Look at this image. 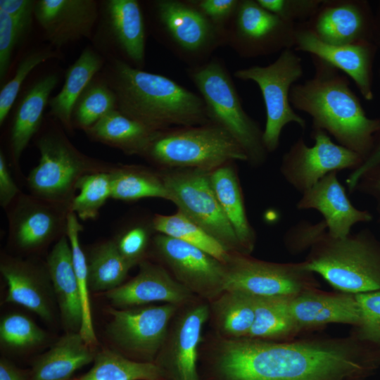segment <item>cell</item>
Wrapping results in <instances>:
<instances>
[{
    "instance_id": "cell-1",
    "label": "cell",
    "mask_w": 380,
    "mask_h": 380,
    "mask_svg": "<svg viewBox=\"0 0 380 380\" xmlns=\"http://www.w3.org/2000/svg\"><path fill=\"white\" fill-rule=\"evenodd\" d=\"M379 369L380 347L353 333L275 341L210 330L199 349L201 380H369Z\"/></svg>"
},
{
    "instance_id": "cell-2",
    "label": "cell",
    "mask_w": 380,
    "mask_h": 380,
    "mask_svg": "<svg viewBox=\"0 0 380 380\" xmlns=\"http://www.w3.org/2000/svg\"><path fill=\"white\" fill-rule=\"evenodd\" d=\"M117 98L118 110L153 131L209 123L201 96L173 80L107 59L101 71Z\"/></svg>"
},
{
    "instance_id": "cell-3",
    "label": "cell",
    "mask_w": 380,
    "mask_h": 380,
    "mask_svg": "<svg viewBox=\"0 0 380 380\" xmlns=\"http://www.w3.org/2000/svg\"><path fill=\"white\" fill-rule=\"evenodd\" d=\"M311 58L314 75L292 87V107L311 117L312 129L326 132L364 160L380 131V119L367 116L345 74L318 58Z\"/></svg>"
},
{
    "instance_id": "cell-4",
    "label": "cell",
    "mask_w": 380,
    "mask_h": 380,
    "mask_svg": "<svg viewBox=\"0 0 380 380\" xmlns=\"http://www.w3.org/2000/svg\"><path fill=\"white\" fill-rule=\"evenodd\" d=\"M303 261L338 291L360 294L380 291V241L365 228L343 238L322 229Z\"/></svg>"
},
{
    "instance_id": "cell-5",
    "label": "cell",
    "mask_w": 380,
    "mask_h": 380,
    "mask_svg": "<svg viewBox=\"0 0 380 380\" xmlns=\"http://www.w3.org/2000/svg\"><path fill=\"white\" fill-rule=\"evenodd\" d=\"M187 73L205 104L210 122L233 138L245 153L250 165H262L268 154L263 143V130L244 110L222 61L210 58L203 64L189 67Z\"/></svg>"
},
{
    "instance_id": "cell-6",
    "label": "cell",
    "mask_w": 380,
    "mask_h": 380,
    "mask_svg": "<svg viewBox=\"0 0 380 380\" xmlns=\"http://www.w3.org/2000/svg\"><path fill=\"white\" fill-rule=\"evenodd\" d=\"M142 156L160 169L211 172L228 162L247 163L239 145L226 131L211 122L158 131Z\"/></svg>"
},
{
    "instance_id": "cell-7",
    "label": "cell",
    "mask_w": 380,
    "mask_h": 380,
    "mask_svg": "<svg viewBox=\"0 0 380 380\" xmlns=\"http://www.w3.org/2000/svg\"><path fill=\"white\" fill-rule=\"evenodd\" d=\"M149 4L156 35L189 67L207 62L226 44V30L213 24L188 0H155Z\"/></svg>"
},
{
    "instance_id": "cell-8",
    "label": "cell",
    "mask_w": 380,
    "mask_h": 380,
    "mask_svg": "<svg viewBox=\"0 0 380 380\" xmlns=\"http://www.w3.org/2000/svg\"><path fill=\"white\" fill-rule=\"evenodd\" d=\"M303 74L302 58L293 49L282 51L267 65H253L234 74L237 79L255 82L261 91L266 112L262 139L268 153L277 149L286 125L296 123L303 129L306 127L305 119L294 110L290 102L291 89Z\"/></svg>"
},
{
    "instance_id": "cell-9",
    "label": "cell",
    "mask_w": 380,
    "mask_h": 380,
    "mask_svg": "<svg viewBox=\"0 0 380 380\" xmlns=\"http://www.w3.org/2000/svg\"><path fill=\"white\" fill-rule=\"evenodd\" d=\"M37 146L39 161L27 182L37 198L50 203L70 206L80 178L107 168L80 152L60 130L46 132Z\"/></svg>"
},
{
    "instance_id": "cell-10",
    "label": "cell",
    "mask_w": 380,
    "mask_h": 380,
    "mask_svg": "<svg viewBox=\"0 0 380 380\" xmlns=\"http://www.w3.org/2000/svg\"><path fill=\"white\" fill-rule=\"evenodd\" d=\"M159 171L169 193V201L175 204L178 211L203 228L227 252L244 253L216 197L210 172L194 168Z\"/></svg>"
},
{
    "instance_id": "cell-11",
    "label": "cell",
    "mask_w": 380,
    "mask_h": 380,
    "mask_svg": "<svg viewBox=\"0 0 380 380\" xmlns=\"http://www.w3.org/2000/svg\"><path fill=\"white\" fill-rule=\"evenodd\" d=\"M224 264V291L255 297L293 296L320 286L315 274L305 268L303 261L275 262L230 252Z\"/></svg>"
},
{
    "instance_id": "cell-12",
    "label": "cell",
    "mask_w": 380,
    "mask_h": 380,
    "mask_svg": "<svg viewBox=\"0 0 380 380\" xmlns=\"http://www.w3.org/2000/svg\"><path fill=\"white\" fill-rule=\"evenodd\" d=\"M179 307L162 303L111 308L108 310L112 319L108 333L123 355L135 361L154 363Z\"/></svg>"
},
{
    "instance_id": "cell-13",
    "label": "cell",
    "mask_w": 380,
    "mask_h": 380,
    "mask_svg": "<svg viewBox=\"0 0 380 380\" xmlns=\"http://www.w3.org/2000/svg\"><path fill=\"white\" fill-rule=\"evenodd\" d=\"M146 30L144 12L137 0H105L92 39L95 49L107 59L121 60L143 69Z\"/></svg>"
},
{
    "instance_id": "cell-14",
    "label": "cell",
    "mask_w": 380,
    "mask_h": 380,
    "mask_svg": "<svg viewBox=\"0 0 380 380\" xmlns=\"http://www.w3.org/2000/svg\"><path fill=\"white\" fill-rule=\"evenodd\" d=\"M209 312L208 302L198 297L179 308L154 362L164 380H201L199 349Z\"/></svg>"
},
{
    "instance_id": "cell-15",
    "label": "cell",
    "mask_w": 380,
    "mask_h": 380,
    "mask_svg": "<svg viewBox=\"0 0 380 380\" xmlns=\"http://www.w3.org/2000/svg\"><path fill=\"white\" fill-rule=\"evenodd\" d=\"M312 146L298 138L283 155L279 167L284 179L302 194L330 172L353 171L363 161L360 155L335 143L322 129H312Z\"/></svg>"
},
{
    "instance_id": "cell-16",
    "label": "cell",
    "mask_w": 380,
    "mask_h": 380,
    "mask_svg": "<svg viewBox=\"0 0 380 380\" xmlns=\"http://www.w3.org/2000/svg\"><path fill=\"white\" fill-rule=\"evenodd\" d=\"M296 27L267 11L256 0H239L226 29V44L244 58L271 55L293 49Z\"/></svg>"
},
{
    "instance_id": "cell-17",
    "label": "cell",
    "mask_w": 380,
    "mask_h": 380,
    "mask_svg": "<svg viewBox=\"0 0 380 380\" xmlns=\"http://www.w3.org/2000/svg\"><path fill=\"white\" fill-rule=\"evenodd\" d=\"M151 246L159 263L196 296L209 302L224 291V264L210 254L159 233Z\"/></svg>"
},
{
    "instance_id": "cell-18",
    "label": "cell",
    "mask_w": 380,
    "mask_h": 380,
    "mask_svg": "<svg viewBox=\"0 0 380 380\" xmlns=\"http://www.w3.org/2000/svg\"><path fill=\"white\" fill-rule=\"evenodd\" d=\"M99 15L95 0H38L34 18L49 43L59 49L83 38H92Z\"/></svg>"
},
{
    "instance_id": "cell-19",
    "label": "cell",
    "mask_w": 380,
    "mask_h": 380,
    "mask_svg": "<svg viewBox=\"0 0 380 380\" xmlns=\"http://www.w3.org/2000/svg\"><path fill=\"white\" fill-rule=\"evenodd\" d=\"M139 265V272L134 278L106 291V298L115 307L125 308L154 303L182 306L197 297L179 283L161 264L145 260Z\"/></svg>"
},
{
    "instance_id": "cell-20",
    "label": "cell",
    "mask_w": 380,
    "mask_h": 380,
    "mask_svg": "<svg viewBox=\"0 0 380 380\" xmlns=\"http://www.w3.org/2000/svg\"><path fill=\"white\" fill-rule=\"evenodd\" d=\"M367 42L334 45L319 39L303 24H298L293 49L318 58L350 77L362 96L373 99L371 76L372 51Z\"/></svg>"
},
{
    "instance_id": "cell-21",
    "label": "cell",
    "mask_w": 380,
    "mask_h": 380,
    "mask_svg": "<svg viewBox=\"0 0 380 380\" xmlns=\"http://www.w3.org/2000/svg\"><path fill=\"white\" fill-rule=\"evenodd\" d=\"M289 306L300 333L333 323L353 327L361 323V310L355 294L314 288L291 296Z\"/></svg>"
},
{
    "instance_id": "cell-22",
    "label": "cell",
    "mask_w": 380,
    "mask_h": 380,
    "mask_svg": "<svg viewBox=\"0 0 380 380\" xmlns=\"http://www.w3.org/2000/svg\"><path fill=\"white\" fill-rule=\"evenodd\" d=\"M296 208L317 210L323 217L328 233L336 238L346 237L351 233L353 225L373 220L369 210H360L351 203L338 179V172H330L304 191Z\"/></svg>"
},
{
    "instance_id": "cell-23",
    "label": "cell",
    "mask_w": 380,
    "mask_h": 380,
    "mask_svg": "<svg viewBox=\"0 0 380 380\" xmlns=\"http://www.w3.org/2000/svg\"><path fill=\"white\" fill-rule=\"evenodd\" d=\"M303 24L324 43L343 45L367 42L369 20L363 3L355 0H322Z\"/></svg>"
},
{
    "instance_id": "cell-24",
    "label": "cell",
    "mask_w": 380,
    "mask_h": 380,
    "mask_svg": "<svg viewBox=\"0 0 380 380\" xmlns=\"http://www.w3.org/2000/svg\"><path fill=\"white\" fill-rule=\"evenodd\" d=\"M70 206L50 203L36 197L24 198L13 210L10 230L16 243L30 249L42 246L61 230L66 231Z\"/></svg>"
},
{
    "instance_id": "cell-25",
    "label": "cell",
    "mask_w": 380,
    "mask_h": 380,
    "mask_svg": "<svg viewBox=\"0 0 380 380\" xmlns=\"http://www.w3.org/2000/svg\"><path fill=\"white\" fill-rule=\"evenodd\" d=\"M210 179L220 207L243 253L251 255L255 246L256 234L248 219L235 161L228 162L210 172Z\"/></svg>"
},
{
    "instance_id": "cell-26",
    "label": "cell",
    "mask_w": 380,
    "mask_h": 380,
    "mask_svg": "<svg viewBox=\"0 0 380 380\" xmlns=\"http://www.w3.org/2000/svg\"><path fill=\"white\" fill-rule=\"evenodd\" d=\"M47 269L65 325L80 329L82 311L69 239L62 236L47 258Z\"/></svg>"
},
{
    "instance_id": "cell-27",
    "label": "cell",
    "mask_w": 380,
    "mask_h": 380,
    "mask_svg": "<svg viewBox=\"0 0 380 380\" xmlns=\"http://www.w3.org/2000/svg\"><path fill=\"white\" fill-rule=\"evenodd\" d=\"M58 83L53 73L39 77L23 94L14 113L10 138L11 156L18 162L42 122L51 91Z\"/></svg>"
},
{
    "instance_id": "cell-28",
    "label": "cell",
    "mask_w": 380,
    "mask_h": 380,
    "mask_svg": "<svg viewBox=\"0 0 380 380\" xmlns=\"http://www.w3.org/2000/svg\"><path fill=\"white\" fill-rule=\"evenodd\" d=\"M80 333L59 339L32 365L27 380H71L74 373L94 362L96 354Z\"/></svg>"
},
{
    "instance_id": "cell-29",
    "label": "cell",
    "mask_w": 380,
    "mask_h": 380,
    "mask_svg": "<svg viewBox=\"0 0 380 380\" xmlns=\"http://www.w3.org/2000/svg\"><path fill=\"white\" fill-rule=\"evenodd\" d=\"M106 60L95 48L86 47L67 69L61 91L49 101L50 115L68 131L73 129L72 108L86 87L103 68Z\"/></svg>"
},
{
    "instance_id": "cell-30",
    "label": "cell",
    "mask_w": 380,
    "mask_h": 380,
    "mask_svg": "<svg viewBox=\"0 0 380 380\" xmlns=\"http://www.w3.org/2000/svg\"><path fill=\"white\" fill-rule=\"evenodd\" d=\"M208 304L213 332L229 339L248 337L255 320V296L225 290Z\"/></svg>"
},
{
    "instance_id": "cell-31",
    "label": "cell",
    "mask_w": 380,
    "mask_h": 380,
    "mask_svg": "<svg viewBox=\"0 0 380 380\" xmlns=\"http://www.w3.org/2000/svg\"><path fill=\"white\" fill-rule=\"evenodd\" d=\"M84 132L94 141L118 148L127 155L142 156L158 131L150 129L117 109Z\"/></svg>"
},
{
    "instance_id": "cell-32",
    "label": "cell",
    "mask_w": 380,
    "mask_h": 380,
    "mask_svg": "<svg viewBox=\"0 0 380 380\" xmlns=\"http://www.w3.org/2000/svg\"><path fill=\"white\" fill-rule=\"evenodd\" d=\"M290 296H255V320L246 338L275 341L294 339L300 332L291 314Z\"/></svg>"
},
{
    "instance_id": "cell-33",
    "label": "cell",
    "mask_w": 380,
    "mask_h": 380,
    "mask_svg": "<svg viewBox=\"0 0 380 380\" xmlns=\"http://www.w3.org/2000/svg\"><path fill=\"white\" fill-rule=\"evenodd\" d=\"M8 291V303L22 305L41 318L49 321L51 310L45 293L30 268L20 262H5L1 264Z\"/></svg>"
},
{
    "instance_id": "cell-34",
    "label": "cell",
    "mask_w": 380,
    "mask_h": 380,
    "mask_svg": "<svg viewBox=\"0 0 380 380\" xmlns=\"http://www.w3.org/2000/svg\"><path fill=\"white\" fill-rule=\"evenodd\" d=\"M111 198L129 201L144 198L169 201V193L160 172L140 165L110 167Z\"/></svg>"
},
{
    "instance_id": "cell-35",
    "label": "cell",
    "mask_w": 380,
    "mask_h": 380,
    "mask_svg": "<svg viewBox=\"0 0 380 380\" xmlns=\"http://www.w3.org/2000/svg\"><path fill=\"white\" fill-rule=\"evenodd\" d=\"M75 380H164L153 362L131 360L120 353L104 349L98 353L92 367Z\"/></svg>"
},
{
    "instance_id": "cell-36",
    "label": "cell",
    "mask_w": 380,
    "mask_h": 380,
    "mask_svg": "<svg viewBox=\"0 0 380 380\" xmlns=\"http://www.w3.org/2000/svg\"><path fill=\"white\" fill-rule=\"evenodd\" d=\"M151 222L155 232L198 247L223 263L228 257L229 252L216 239L178 210L172 215L156 214Z\"/></svg>"
},
{
    "instance_id": "cell-37",
    "label": "cell",
    "mask_w": 380,
    "mask_h": 380,
    "mask_svg": "<svg viewBox=\"0 0 380 380\" xmlns=\"http://www.w3.org/2000/svg\"><path fill=\"white\" fill-rule=\"evenodd\" d=\"M118 109L113 90L100 72L86 87L72 111V127L84 131L110 112Z\"/></svg>"
},
{
    "instance_id": "cell-38",
    "label": "cell",
    "mask_w": 380,
    "mask_h": 380,
    "mask_svg": "<svg viewBox=\"0 0 380 380\" xmlns=\"http://www.w3.org/2000/svg\"><path fill=\"white\" fill-rule=\"evenodd\" d=\"M132 267L115 241H106L94 251L88 262L89 287L94 291L113 290L123 284Z\"/></svg>"
},
{
    "instance_id": "cell-39",
    "label": "cell",
    "mask_w": 380,
    "mask_h": 380,
    "mask_svg": "<svg viewBox=\"0 0 380 380\" xmlns=\"http://www.w3.org/2000/svg\"><path fill=\"white\" fill-rule=\"evenodd\" d=\"M82 230V226L79 222L78 217L69 210L67 215L65 234L71 246L82 305V319L79 333L88 345L93 346L96 344V338L90 307L88 262L80 243V233Z\"/></svg>"
},
{
    "instance_id": "cell-40",
    "label": "cell",
    "mask_w": 380,
    "mask_h": 380,
    "mask_svg": "<svg viewBox=\"0 0 380 380\" xmlns=\"http://www.w3.org/2000/svg\"><path fill=\"white\" fill-rule=\"evenodd\" d=\"M110 167L91 172L78 180L79 193L70 204V211L82 220L96 218L101 207L111 198Z\"/></svg>"
},
{
    "instance_id": "cell-41",
    "label": "cell",
    "mask_w": 380,
    "mask_h": 380,
    "mask_svg": "<svg viewBox=\"0 0 380 380\" xmlns=\"http://www.w3.org/2000/svg\"><path fill=\"white\" fill-rule=\"evenodd\" d=\"M60 58V53L51 48H37L27 53L20 61L13 77L0 91V125H1L20 92L22 85L31 72L41 63Z\"/></svg>"
},
{
    "instance_id": "cell-42",
    "label": "cell",
    "mask_w": 380,
    "mask_h": 380,
    "mask_svg": "<svg viewBox=\"0 0 380 380\" xmlns=\"http://www.w3.org/2000/svg\"><path fill=\"white\" fill-rule=\"evenodd\" d=\"M44 332L27 316L13 313L5 316L0 323V339L12 348H27L41 343Z\"/></svg>"
},
{
    "instance_id": "cell-43",
    "label": "cell",
    "mask_w": 380,
    "mask_h": 380,
    "mask_svg": "<svg viewBox=\"0 0 380 380\" xmlns=\"http://www.w3.org/2000/svg\"><path fill=\"white\" fill-rule=\"evenodd\" d=\"M154 231L152 222L134 223L123 229L113 240L122 256L133 267L145 260L150 244H152ZM155 232V231H154Z\"/></svg>"
},
{
    "instance_id": "cell-44",
    "label": "cell",
    "mask_w": 380,
    "mask_h": 380,
    "mask_svg": "<svg viewBox=\"0 0 380 380\" xmlns=\"http://www.w3.org/2000/svg\"><path fill=\"white\" fill-rule=\"evenodd\" d=\"M361 323L351 332L360 339L380 347V291L356 295Z\"/></svg>"
},
{
    "instance_id": "cell-45",
    "label": "cell",
    "mask_w": 380,
    "mask_h": 380,
    "mask_svg": "<svg viewBox=\"0 0 380 380\" xmlns=\"http://www.w3.org/2000/svg\"><path fill=\"white\" fill-rule=\"evenodd\" d=\"M267 11L284 20L301 24L315 13L322 0H256Z\"/></svg>"
},
{
    "instance_id": "cell-46",
    "label": "cell",
    "mask_w": 380,
    "mask_h": 380,
    "mask_svg": "<svg viewBox=\"0 0 380 380\" xmlns=\"http://www.w3.org/2000/svg\"><path fill=\"white\" fill-rule=\"evenodd\" d=\"M27 34L8 14L0 10V80L4 82L16 46Z\"/></svg>"
},
{
    "instance_id": "cell-47",
    "label": "cell",
    "mask_w": 380,
    "mask_h": 380,
    "mask_svg": "<svg viewBox=\"0 0 380 380\" xmlns=\"http://www.w3.org/2000/svg\"><path fill=\"white\" fill-rule=\"evenodd\" d=\"M196 9L217 27L226 30L239 0H188Z\"/></svg>"
},
{
    "instance_id": "cell-48",
    "label": "cell",
    "mask_w": 380,
    "mask_h": 380,
    "mask_svg": "<svg viewBox=\"0 0 380 380\" xmlns=\"http://www.w3.org/2000/svg\"><path fill=\"white\" fill-rule=\"evenodd\" d=\"M35 0H1L0 10L8 14L27 34L34 18Z\"/></svg>"
},
{
    "instance_id": "cell-49",
    "label": "cell",
    "mask_w": 380,
    "mask_h": 380,
    "mask_svg": "<svg viewBox=\"0 0 380 380\" xmlns=\"http://www.w3.org/2000/svg\"><path fill=\"white\" fill-rule=\"evenodd\" d=\"M356 191L374 200L380 222V163L360 177L355 188Z\"/></svg>"
},
{
    "instance_id": "cell-50",
    "label": "cell",
    "mask_w": 380,
    "mask_h": 380,
    "mask_svg": "<svg viewBox=\"0 0 380 380\" xmlns=\"http://www.w3.org/2000/svg\"><path fill=\"white\" fill-rule=\"evenodd\" d=\"M19 189L8 168L5 156L0 153V203L3 208L8 206L14 199Z\"/></svg>"
},
{
    "instance_id": "cell-51",
    "label": "cell",
    "mask_w": 380,
    "mask_h": 380,
    "mask_svg": "<svg viewBox=\"0 0 380 380\" xmlns=\"http://www.w3.org/2000/svg\"><path fill=\"white\" fill-rule=\"evenodd\" d=\"M380 163V139L374 141L369 155L364 159L362 164L353 170L348 176L346 183L350 193L355 191L356 184L360 177Z\"/></svg>"
},
{
    "instance_id": "cell-52",
    "label": "cell",
    "mask_w": 380,
    "mask_h": 380,
    "mask_svg": "<svg viewBox=\"0 0 380 380\" xmlns=\"http://www.w3.org/2000/svg\"><path fill=\"white\" fill-rule=\"evenodd\" d=\"M0 380H27V375L5 358L0 361Z\"/></svg>"
},
{
    "instance_id": "cell-53",
    "label": "cell",
    "mask_w": 380,
    "mask_h": 380,
    "mask_svg": "<svg viewBox=\"0 0 380 380\" xmlns=\"http://www.w3.org/2000/svg\"><path fill=\"white\" fill-rule=\"evenodd\" d=\"M71 380H75V379H72Z\"/></svg>"
}]
</instances>
